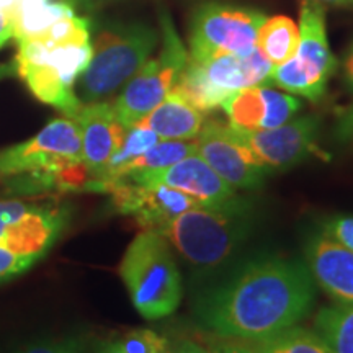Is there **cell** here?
Listing matches in <instances>:
<instances>
[{"label":"cell","mask_w":353,"mask_h":353,"mask_svg":"<svg viewBox=\"0 0 353 353\" xmlns=\"http://www.w3.org/2000/svg\"><path fill=\"white\" fill-rule=\"evenodd\" d=\"M314 298L306 263L267 255L203 291L195 312L203 327L218 337L254 342L296 325L309 314Z\"/></svg>","instance_id":"6da1fadb"},{"label":"cell","mask_w":353,"mask_h":353,"mask_svg":"<svg viewBox=\"0 0 353 353\" xmlns=\"http://www.w3.org/2000/svg\"><path fill=\"white\" fill-rule=\"evenodd\" d=\"M0 180L17 193L44 190L88 188L77 123L69 117L54 118L32 139L0 151Z\"/></svg>","instance_id":"7a4b0ae2"},{"label":"cell","mask_w":353,"mask_h":353,"mask_svg":"<svg viewBox=\"0 0 353 353\" xmlns=\"http://www.w3.org/2000/svg\"><path fill=\"white\" fill-rule=\"evenodd\" d=\"M161 32L145 21H107L94 34L92 57L76 82L82 103L105 101L121 90L156 51Z\"/></svg>","instance_id":"3957f363"},{"label":"cell","mask_w":353,"mask_h":353,"mask_svg":"<svg viewBox=\"0 0 353 353\" xmlns=\"http://www.w3.org/2000/svg\"><path fill=\"white\" fill-rule=\"evenodd\" d=\"M120 276L144 319H164L182 303V275L161 232L144 229L131 241L121 259Z\"/></svg>","instance_id":"277c9868"},{"label":"cell","mask_w":353,"mask_h":353,"mask_svg":"<svg viewBox=\"0 0 353 353\" xmlns=\"http://www.w3.org/2000/svg\"><path fill=\"white\" fill-rule=\"evenodd\" d=\"M247 211H226L196 206L176 216L161 234L190 265L213 270L223 265L250 232Z\"/></svg>","instance_id":"5b68a950"},{"label":"cell","mask_w":353,"mask_h":353,"mask_svg":"<svg viewBox=\"0 0 353 353\" xmlns=\"http://www.w3.org/2000/svg\"><path fill=\"white\" fill-rule=\"evenodd\" d=\"M161 20V51L143 64L113 101L121 125L130 130L170 94L176 79L188 63V50L176 33L167 10L159 13Z\"/></svg>","instance_id":"8992f818"},{"label":"cell","mask_w":353,"mask_h":353,"mask_svg":"<svg viewBox=\"0 0 353 353\" xmlns=\"http://www.w3.org/2000/svg\"><path fill=\"white\" fill-rule=\"evenodd\" d=\"M267 20L262 10L210 0L190 17L188 57L205 63L221 54H247L257 48L259 30Z\"/></svg>","instance_id":"52a82bcc"},{"label":"cell","mask_w":353,"mask_h":353,"mask_svg":"<svg viewBox=\"0 0 353 353\" xmlns=\"http://www.w3.org/2000/svg\"><path fill=\"white\" fill-rule=\"evenodd\" d=\"M130 182L141 185H165L180 190L206 208L226 211H247V203L236 193L231 185L224 182L200 154H190L182 161L164 169L132 172L123 176ZM120 180V179H118ZM100 187V185H99Z\"/></svg>","instance_id":"ba28073f"},{"label":"cell","mask_w":353,"mask_h":353,"mask_svg":"<svg viewBox=\"0 0 353 353\" xmlns=\"http://www.w3.org/2000/svg\"><path fill=\"white\" fill-rule=\"evenodd\" d=\"M228 126L231 134L249 151L254 161L273 172L301 164L314 151L321 118L316 114H304L278 128L259 131Z\"/></svg>","instance_id":"9c48e42d"},{"label":"cell","mask_w":353,"mask_h":353,"mask_svg":"<svg viewBox=\"0 0 353 353\" xmlns=\"http://www.w3.org/2000/svg\"><path fill=\"white\" fill-rule=\"evenodd\" d=\"M65 226V210L21 200H0V247L41 259Z\"/></svg>","instance_id":"30bf717a"},{"label":"cell","mask_w":353,"mask_h":353,"mask_svg":"<svg viewBox=\"0 0 353 353\" xmlns=\"http://www.w3.org/2000/svg\"><path fill=\"white\" fill-rule=\"evenodd\" d=\"M97 192H107L118 213L134 216L141 226L162 232L170 221L185 211L203 206L180 190L165 185H141L120 179L101 183Z\"/></svg>","instance_id":"8fae6325"},{"label":"cell","mask_w":353,"mask_h":353,"mask_svg":"<svg viewBox=\"0 0 353 353\" xmlns=\"http://www.w3.org/2000/svg\"><path fill=\"white\" fill-rule=\"evenodd\" d=\"M196 152L234 190H254L272 170L259 165L249 151L218 120L205 121L195 138Z\"/></svg>","instance_id":"7c38bea8"},{"label":"cell","mask_w":353,"mask_h":353,"mask_svg":"<svg viewBox=\"0 0 353 353\" xmlns=\"http://www.w3.org/2000/svg\"><path fill=\"white\" fill-rule=\"evenodd\" d=\"M72 120L81 131L83 164L90 174V182H94L107 170L128 130L118 120L113 103L107 100L83 103Z\"/></svg>","instance_id":"4fadbf2b"},{"label":"cell","mask_w":353,"mask_h":353,"mask_svg":"<svg viewBox=\"0 0 353 353\" xmlns=\"http://www.w3.org/2000/svg\"><path fill=\"white\" fill-rule=\"evenodd\" d=\"M306 265L314 283L337 304H353V252L327 234L319 232L304 249Z\"/></svg>","instance_id":"5bb4252c"},{"label":"cell","mask_w":353,"mask_h":353,"mask_svg":"<svg viewBox=\"0 0 353 353\" xmlns=\"http://www.w3.org/2000/svg\"><path fill=\"white\" fill-rule=\"evenodd\" d=\"M298 28L299 46L294 56L321 85L327 87L330 77L337 72L339 61L329 46L324 6L303 0Z\"/></svg>","instance_id":"9a60e30c"},{"label":"cell","mask_w":353,"mask_h":353,"mask_svg":"<svg viewBox=\"0 0 353 353\" xmlns=\"http://www.w3.org/2000/svg\"><path fill=\"white\" fill-rule=\"evenodd\" d=\"M203 125H205V113L188 103L175 90H170V94L136 126L148 128L161 139L192 141L201 131Z\"/></svg>","instance_id":"2e32d148"},{"label":"cell","mask_w":353,"mask_h":353,"mask_svg":"<svg viewBox=\"0 0 353 353\" xmlns=\"http://www.w3.org/2000/svg\"><path fill=\"white\" fill-rule=\"evenodd\" d=\"M76 13L64 0H19L8 15L17 44L46 32L56 21Z\"/></svg>","instance_id":"e0dca14e"},{"label":"cell","mask_w":353,"mask_h":353,"mask_svg":"<svg viewBox=\"0 0 353 353\" xmlns=\"http://www.w3.org/2000/svg\"><path fill=\"white\" fill-rule=\"evenodd\" d=\"M299 46V28L293 19L275 15L267 19L259 30L257 48L270 61L273 68L286 63L296 54Z\"/></svg>","instance_id":"ac0fdd59"},{"label":"cell","mask_w":353,"mask_h":353,"mask_svg":"<svg viewBox=\"0 0 353 353\" xmlns=\"http://www.w3.org/2000/svg\"><path fill=\"white\" fill-rule=\"evenodd\" d=\"M314 332L334 353H353V304L321 309L314 317Z\"/></svg>","instance_id":"d6986e66"},{"label":"cell","mask_w":353,"mask_h":353,"mask_svg":"<svg viewBox=\"0 0 353 353\" xmlns=\"http://www.w3.org/2000/svg\"><path fill=\"white\" fill-rule=\"evenodd\" d=\"M249 343L259 353H334L314 330L299 325Z\"/></svg>","instance_id":"ffe728a7"},{"label":"cell","mask_w":353,"mask_h":353,"mask_svg":"<svg viewBox=\"0 0 353 353\" xmlns=\"http://www.w3.org/2000/svg\"><path fill=\"white\" fill-rule=\"evenodd\" d=\"M228 114L229 125L247 131H257L265 117V101L260 85L245 87L234 92L221 103Z\"/></svg>","instance_id":"44dd1931"},{"label":"cell","mask_w":353,"mask_h":353,"mask_svg":"<svg viewBox=\"0 0 353 353\" xmlns=\"http://www.w3.org/2000/svg\"><path fill=\"white\" fill-rule=\"evenodd\" d=\"M267 83H273L283 92H288L291 95H301L311 101H319L327 90V87L321 85L309 74V70L299 63L296 56H293L283 64L275 65Z\"/></svg>","instance_id":"7402d4cb"},{"label":"cell","mask_w":353,"mask_h":353,"mask_svg":"<svg viewBox=\"0 0 353 353\" xmlns=\"http://www.w3.org/2000/svg\"><path fill=\"white\" fill-rule=\"evenodd\" d=\"M260 92L265 101V117L260 130H272V128L285 125L293 120L294 114L301 108V101L294 95L263 85H260Z\"/></svg>","instance_id":"603a6c76"},{"label":"cell","mask_w":353,"mask_h":353,"mask_svg":"<svg viewBox=\"0 0 353 353\" xmlns=\"http://www.w3.org/2000/svg\"><path fill=\"white\" fill-rule=\"evenodd\" d=\"M161 138L156 134V132L148 130V128H143V126H132L130 130L126 131V136H125V141H123L121 148L118 149L117 154L112 157V161H110V164L107 167V170L103 172L105 176L110 172L120 169V167L126 165L128 162L134 161V159H138L139 156H143L145 151H149V149L152 148L154 144H157ZM100 176V179H101ZM99 180V179H97ZM95 182V180H94ZM92 183V182H90Z\"/></svg>","instance_id":"cb8c5ba5"},{"label":"cell","mask_w":353,"mask_h":353,"mask_svg":"<svg viewBox=\"0 0 353 353\" xmlns=\"http://www.w3.org/2000/svg\"><path fill=\"white\" fill-rule=\"evenodd\" d=\"M117 343L125 353H167L170 348L167 339L151 329L128 330Z\"/></svg>","instance_id":"d4e9b609"},{"label":"cell","mask_w":353,"mask_h":353,"mask_svg":"<svg viewBox=\"0 0 353 353\" xmlns=\"http://www.w3.org/2000/svg\"><path fill=\"white\" fill-rule=\"evenodd\" d=\"M38 260L39 259L34 255L17 254L6 247H0V283L21 275L28 268H32Z\"/></svg>","instance_id":"484cf974"},{"label":"cell","mask_w":353,"mask_h":353,"mask_svg":"<svg viewBox=\"0 0 353 353\" xmlns=\"http://www.w3.org/2000/svg\"><path fill=\"white\" fill-rule=\"evenodd\" d=\"M13 353H85L77 339H46L17 348Z\"/></svg>","instance_id":"4316f807"},{"label":"cell","mask_w":353,"mask_h":353,"mask_svg":"<svg viewBox=\"0 0 353 353\" xmlns=\"http://www.w3.org/2000/svg\"><path fill=\"white\" fill-rule=\"evenodd\" d=\"M322 232L353 252V216H334L325 221Z\"/></svg>","instance_id":"83f0119b"},{"label":"cell","mask_w":353,"mask_h":353,"mask_svg":"<svg viewBox=\"0 0 353 353\" xmlns=\"http://www.w3.org/2000/svg\"><path fill=\"white\" fill-rule=\"evenodd\" d=\"M332 136L337 144L353 148V100L335 114Z\"/></svg>","instance_id":"f1b7e54d"},{"label":"cell","mask_w":353,"mask_h":353,"mask_svg":"<svg viewBox=\"0 0 353 353\" xmlns=\"http://www.w3.org/2000/svg\"><path fill=\"white\" fill-rule=\"evenodd\" d=\"M208 353H259L255 348L245 341H236V339H216L208 345Z\"/></svg>","instance_id":"f546056e"},{"label":"cell","mask_w":353,"mask_h":353,"mask_svg":"<svg viewBox=\"0 0 353 353\" xmlns=\"http://www.w3.org/2000/svg\"><path fill=\"white\" fill-rule=\"evenodd\" d=\"M64 2L69 3L76 12L94 13L108 6H113V3L121 2V0H64Z\"/></svg>","instance_id":"4dcf8cb0"},{"label":"cell","mask_w":353,"mask_h":353,"mask_svg":"<svg viewBox=\"0 0 353 353\" xmlns=\"http://www.w3.org/2000/svg\"><path fill=\"white\" fill-rule=\"evenodd\" d=\"M342 81L348 94L353 95V38L345 50L342 61Z\"/></svg>","instance_id":"1f68e13d"},{"label":"cell","mask_w":353,"mask_h":353,"mask_svg":"<svg viewBox=\"0 0 353 353\" xmlns=\"http://www.w3.org/2000/svg\"><path fill=\"white\" fill-rule=\"evenodd\" d=\"M167 353H208V348L198 345V343L192 341H183L176 343L175 347H170Z\"/></svg>","instance_id":"d6a6232c"},{"label":"cell","mask_w":353,"mask_h":353,"mask_svg":"<svg viewBox=\"0 0 353 353\" xmlns=\"http://www.w3.org/2000/svg\"><path fill=\"white\" fill-rule=\"evenodd\" d=\"M13 37L12 33V25L10 19L3 13H0V48H3L7 44L8 39Z\"/></svg>","instance_id":"836d02e7"},{"label":"cell","mask_w":353,"mask_h":353,"mask_svg":"<svg viewBox=\"0 0 353 353\" xmlns=\"http://www.w3.org/2000/svg\"><path fill=\"white\" fill-rule=\"evenodd\" d=\"M94 353H125L117 341H101L95 345Z\"/></svg>","instance_id":"e575fe53"},{"label":"cell","mask_w":353,"mask_h":353,"mask_svg":"<svg viewBox=\"0 0 353 353\" xmlns=\"http://www.w3.org/2000/svg\"><path fill=\"white\" fill-rule=\"evenodd\" d=\"M311 2L321 3V6H334V7H343V8H353V0H311Z\"/></svg>","instance_id":"d590c367"},{"label":"cell","mask_w":353,"mask_h":353,"mask_svg":"<svg viewBox=\"0 0 353 353\" xmlns=\"http://www.w3.org/2000/svg\"><path fill=\"white\" fill-rule=\"evenodd\" d=\"M17 2H19V0H0V13L8 17L13 10V7L17 6Z\"/></svg>","instance_id":"8d00e7d4"},{"label":"cell","mask_w":353,"mask_h":353,"mask_svg":"<svg viewBox=\"0 0 353 353\" xmlns=\"http://www.w3.org/2000/svg\"><path fill=\"white\" fill-rule=\"evenodd\" d=\"M15 72V64H0V81Z\"/></svg>","instance_id":"74e56055"}]
</instances>
